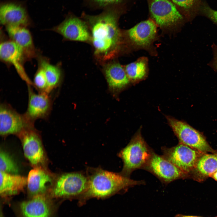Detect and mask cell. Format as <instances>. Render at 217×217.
Returning a JSON list of instances; mask_svg holds the SVG:
<instances>
[{
	"label": "cell",
	"instance_id": "ba28073f",
	"mask_svg": "<svg viewBox=\"0 0 217 217\" xmlns=\"http://www.w3.org/2000/svg\"><path fill=\"white\" fill-rule=\"evenodd\" d=\"M17 136L22 143L24 155L31 164L37 166L44 164L46 156L42 140L34 126L25 128Z\"/></svg>",
	"mask_w": 217,
	"mask_h": 217
},
{
	"label": "cell",
	"instance_id": "2e32d148",
	"mask_svg": "<svg viewBox=\"0 0 217 217\" xmlns=\"http://www.w3.org/2000/svg\"><path fill=\"white\" fill-rule=\"evenodd\" d=\"M32 87L27 86L28 104L24 114L30 121L34 123L37 119L46 120L48 118L52 109V101L49 94L46 93H36Z\"/></svg>",
	"mask_w": 217,
	"mask_h": 217
},
{
	"label": "cell",
	"instance_id": "cb8c5ba5",
	"mask_svg": "<svg viewBox=\"0 0 217 217\" xmlns=\"http://www.w3.org/2000/svg\"><path fill=\"white\" fill-rule=\"evenodd\" d=\"M181 10L187 19L192 20L199 12L201 0H170Z\"/></svg>",
	"mask_w": 217,
	"mask_h": 217
},
{
	"label": "cell",
	"instance_id": "ac0fdd59",
	"mask_svg": "<svg viewBox=\"0 0 217 217\" xmlns=\"http://www.w3.org/2000/svg\"><path fill=\"white\" fill-rule=\"evenodd\" d=\"M53 182L52 176L41 167H36L31 170L27 178V186L30 196L46 194Z\"/></svg>",
	"mask_w": 217,
	"mask_h": 217
},
{
	"label": "cell",
	"instance_id": "52a82bcc",
	"mask_svg": "<svg viewBox=\"0 0 217 217\" xmlns=\"http://www.w3.org/2000/svg\"><path fill=\"white\" fill-rule=\"evenodd\" d=\"M0 20L8 27H24L31 25V20L24 2L8 0L1 2Z\"/></svg>",
	"mask_w": 217,
	"mask_h": 217
},
{
	"label": "cell",
	"instance_id": "d6a6232c",
	"mask_svg": "<svg viewBox=\"0 0 217 217\" xmlns=\"http://www.w3.org/2000/svg\"></svg>",
	"mask_w": 217,
	"mask_h": 217
},
{
	"label": "cell",
	"instance_id": "30bf717a",
	"mask_svg": "<svg viewBox=\"0 0 217 217\" xmlns=\"http://www.w3.org/2000/svg\"><path fill=\"white\" fill-rule=\"evenodd\" d=\"M34 126L25 114H20L9 104L1 103L0 134L3 137L11 134L17 136L27 127Z\"/></svg>",
	"mask_w": 217,
	"mask_h": 217
},
{
	"label": "cell",
	"instance_id": "7a4b0ae2",
	"mask_svg": "<svg viewBox=\"0 0 217 217\" xmlns=\"http://www.w3.org/2000/svg\"><path fill=\"white\" fill-rule=\"evenodd\" d=\"M88 185L86 192L79 199L80 205L92 198H105L137 185L144 184L143 181H136L120 173L108 171L99 168L88 169Z\"/></svg>",
	"mask_w": 217,
	"mask_h": 217
},
{
	"label": "cell",
	"instance_id": "d6986e66",
	"mask_svg": "<svg viewBox=\"0 0 217 217\" xmlns=\"http://www.w3.org/2000/svg\"><path fill=\"white\" fill-rule=\"evenodd\" d=\"M104 71L109 87L115 91H118L128 85L130 81L124 68L119 63L112 61L107 63Z\"/></svg>",
	"mask_w": 217,
	"mask_h": 217
},
{
	"label": "cell",
	"instance_id": "6da1fadb",
	"mask_svg": "<svg viewBox=\"0 0 217 217\" xmlns=\"http://www.w3.org/2000/svg\"><path fill=\"white\" fill-rule=\"evenodd\" d=\"M119 17L118 13L112 9L96 15H83L90 31L94 55L100 61L104 62L116 57L126 43L124 32L118 25Z\"/></svg>",
	"mask_w": 217,
	"mask_h": 217
},
{
	"label": "cell",
	"instance_id": "3957f363",
	"mask_svg": "<svg viewBox=\"0 0 217 217\" xmlns=\"http://www.w3.org/2000/svg\"><path fill=\"white\" fill-rule=\"evenodd\" d=\"M140 130L118 154L123 164L120 173L127 177L130 178L131 174L136 169H144L154 152L144 140Z\"/></svg>",
	"mask_w": 217,
	"mask_h": 217
},
{
	"label": "cell",
	"instance_id": "7c38bea8",
	"mask_svg": "<svg viewBox=\"0 0 217 217\" xmlns=\"http://www.w3.org/2000/svg\"><path fill=\"white\" fill-rule=\"evenodd\" d=\"M156 24L148 19L140 22L124 32L126 43L137 49L149 48L157 36Z\"/></svg>",
	"mask_w": 217,
	"mask_h": 217
},
{
	"label": "cell",
	"instance_id": "f546056e",
	"mask_svg": "<svg viewBox=\"0 0 217 217\" xmlns=\"http://www.w3.org/2000/svg\"><path fill=\"white\" fill-rule=\"evenodd\" d=\"M174 217H200L197 216L186 215L182 214H178L176 215Z\"/></svg>",
	"mask_w": 217,
	"mask_h": 217
},
{
	"label": "cell",
	"instance_id": "4316f807",
	"mask_svg": "<svg viewBox=\"0 0 217 217\" xmlns=\"http://www.w3.org/2000/svg\"><path fill=\"white\" fill-rule=\"evenodd\" d=\"M199 12L217 24V11L212 8L206 3L202 2Z\"/></svg>",
	"mask_w": 217,
	"mask_h": 217
},
{
	"label": "cell",
	"instance_id": "5b68a950",
	"mask_svg": "<svg viewBox=\"0 0 217 217\" xmlns=\"http://www.w3.org/2000/svg\"><path fill=\"white\" fill-rule=\"evenodd\" d=\"M151 14L156 25L170 29L181 24L184 18L170 0H147Z\"/></svg>",
	"mask_w": 217,
	"mask_h": 217
},
{
	"label": "cell",
	"instance_id": "ffe728a7",
	"mask_svg": "<svg viewBox=\"0 0 217 217\" xmlns=\"http://www.w3.org/2000/svg\"><path fill=\"white\" fill-rule=\"evenodd\" d=\"M0 194L2 198L15 195L23 190L27 178L17 174L0 171Z\"/></svg>",
	"mask_w": 217,
	"mask_h": 217
},
{
	"label": "cell",
	"instance_id": "44dd1931",
	"mask_svg": "<svg viewBox=\"0 0 217 217\" xmlns=\"http://www.w3.org/2000/svg\"><path fill=\"white\" fill-rule=\"evenodd\" d=\"M39 64L43 68L47 82L46 93L49 94L59 85L62 77L60 66L51 64L46 58H38Z\"/></svg>",
	"mask_w": 217,
	"mask_h": 217
},
{
	"label": "cell",
	"instance_id": "4fadbf2b",
	"mask_svg": "<svg viewBox=\"0 0 217 217\" xmlns=\"http://www.w3.org/2000/svg\"><path fill=\"white\" fill-rule=\"evenodd\" d=\"M51 30L61 35L65 39L73 41L91 42L89 27L85 20L74 16H67Z\"/></svg>",
	"mask_w": 217,
	"mask_h": 217
},
{
	"label": "cell",
	"instance_id": "1f68e13d",
	"mask_svg": "<svg viewBox=\"0 0 217 217\" xmlns=\"http://www.w3.org/2000/svg\"><path fill=\"white\" fill-rule=\"evenodd\" d=\"M1 209H0V217H4V215L3 214V213L2 212V210L1 206Z\"/></svg>",
	"mask_w": 217,
	"mask_h": 217
},
{
	"label": "cell",
	"instance_id": "83f0119b",
	"mask_svg": "<svg viewBox=\"0 0 217 217\" xmlns=\"http://www.w3.org/2000/svg\"><path fill=\"white\" fill-rule=\"evenodd\" d=\"M95 3L101 6L116 4L123 0H90Z\"/></svg>",
	"mask_w": 217,
	"mask_h": 217
},
{
	"label": "cell",
	"instance_id": "e0dca14e",
	"mask_svg": "<svg viewBox=\"0 0 217 217\" xmlns=\"http://www.w3.org/2000/svg\"><path fill=\"white\" fill-rule=\"evenodd\" d=\"M6 30L11 39L22 50L27 60H30L37 55L31 33L24 27H8Z\"/></svg>",
	"mask_w": 217,
	"mask_h": 217
},
{
	"label": "cell",
	"instance_id": "7402d4cb",
	"mask_svg": "<svg viewBox=\"0 0 217 217\" xmlns=\"http://www.w3.org/2000/svg\"><path fill=\"white\" fill-rule=\"evenodd\" d=\"M124 68L130 82L135 83L140 81L147 75V60L145 58H140L127 64Z\"/></svg>",
	"mask_w": 217,
	"mask_h": 217
},
{
	"label": "cell",
	"instance_id": "9a60e30c",
	"mask_svg": "<svg viewBox=\"0 0 217 217\" xmlns=\"http://www.w3.org/2000/svg\"><path fill=\"white\" fill-rule=\"evenodd\" d=\"M144 169L165 184L182 178L186 174L162 155H159L154 152Z\"/></svg>",
	"mask_w": 217,
	"mask_h": 217
},
{
	"label": "cell",
	"instance_id": "d4e9b609",
	"mask_svg": "<svg viewBox=\"0 0 217 217\" xmlns=\"http://www.w3.org/2000/svg\"><path fill=\"white\" fill-rule=\"evenodd\" d=\"M0 171L14 174L19 172L18 167L12 157L2 150L0 153Z\"/></svg>",
	"mask_w": 217,
	"mask_h": 217
},
{
	"label": "cell",
	"instance_id": "8fae6325",
	"mask_svg": "<svg viewBox=\"0 0 217 217\" xmlns=\"http://www.w3.org/2000/svg\"><path fill=\"white\" fill-rule=\"evenodd\" d=\"M162 156L185 173L196 167L200 158L197 151L179 143L171 147H162Z\"/></svg>",
	"mask_w": 217,
	"mask_h": 217
},
{
	"label": "cell",
	"instance_id": "603a6c76",
	"mask_svg": "<svg viewBox=\"0 0 217 217\" xmlns=\"http://www.w3.org/2000/svg\"><path fill=\"white\" fill-rule=\"evenodd\" d=\"M196 168L202 175H212L217 171V155L206 154L202 156L199 158Z\"/></svg>",
	"mask_w": 217,
	"mask_h": 217
},
{
	"label": "cell",
	"instance_id": "5bb4252c",
	"mask_svg": "<svg viewBox=\"0 0 217 217\" xmlns=\"http://www.w3.org/2000/svg\"><path fill=\"white\" fill-rule=\"evenodd\" d=\"M0 58L4 63L13 66L27 86L33 87V82L25 71L24 63L27 60L20 48L11 39L2 42L0 45Z\"/></svg>",
	"mask_w": 217,
	"mask_h": 217
},
{
	"label": "cell",
	"instance_id": "9c48e42d",
	"mask_svg": "<svg viewBox=\"0 0 217 217\" xmlns=\"http://www.w3.org/2000/svg\"><path fill=\"white\" fill-rule=\"evenodd\" d=\"M15 208L17 217H53L56 210L50 197L46 194L20 202Z\"/></svg>",
	"mask_w": 217,
	"mask_h": 217
},
{
	"label": "cell",
	"instance_id": "484cf974",
	"mask_svg": "<svg viewBox=\"0 0 217 217\" xmlns=\"http://www.w3.org/2000/svg\"><path fill=\"white\" fill-rule=\"evenodd\" d=\"M33 83L34 87L39 93H46L47 87L46 76L43 68L39 64L38 69L34 76Z\"/></svg>",
	"mask_w": 217,
	"mask_h": 217
},
{
	"label": "cell",
	"instance_id": "277c9868",
	"mask_svg": "<svg viewBox=\"0 0 217 217\" xmlns=\"http://www.w3.org/2000/svg\"><path fill=\"white\" fill-rule=\"evenodd\" d=\"M87 174L75 172L63 174L58 177L50 191V197L57 198H79L86 191Z\"/></svg>",
	"mask_w": 217,
	"mask_h": 217
},
{
	"label": "cell",
	"instance_id": "f1b7e54d",
	"mask_svg": "<svg viewBox=\"0 0 217 217\" xmlns=\"http://www.w3.org/2000/svg\"><path fill=\"white\" fill-rule=\"evenodd\" d=\"M212 47L213 57L209 64L214 70L217 71V46L213 44L212 45Z\"/></svg>",
	"mask_w": 217,
	"mask_h": 217
},
{
	"label": "cell",
	"instance_id": "4dcf8cb0",
	"mask_svg": "<svg viewBox=\"0 0 217 217\" xmlns=\"http://www.w3.org/2000/svg\"><path fill=\"white\" fill-rule=\"evenodd\" d=\"M212 175V177L217 181V171L214 173Z\"/></svg>",
	"mask_w": 217,
	"mask_h": 217
},
{
	"label": "cell",
	"instance_id": "8992f818",
	"mask_svg": "<svg viewBox=\"0 0 217 217\" xmlns=\"http://www.w3.org/2000/svg\"><path fill=\"white\" fill-rule=\"evenodd\" d=\"M166 118L180 143L202 152H212L205 137L199 131L184 121L169 116Z\"/></svg>",
	"mask_w": 217,
	"mask_h": 217
}]
</instances>
